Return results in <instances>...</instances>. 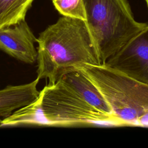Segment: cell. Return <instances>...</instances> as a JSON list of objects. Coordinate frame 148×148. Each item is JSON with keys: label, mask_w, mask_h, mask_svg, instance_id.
Masks as SVG:
<instances>
[{"label": "cell", "mask_w": 148, "mask_h": 148, "mask_svg": "<svg viewBox=\"0 0 148 148\" xmlns=\"http://www.w3.org/2000/svg\"><path fill=\"white\" fill-rule=\"evenodd\" d=\"M37 78L53 85L65 75L101 64L85 20L64 16L36 38Z\"/></svg>", "instance_id": "obj_1"}, {"label": "cell", "mask_w": 148, "mask_h": 148, "mask_svg": "<svg viewBox=\"0 0 148 148\" xmlns=\"http://www.w3.org/2000/svg\"><path fill=\"white\" fill-rule=\"evenodd\" d=\"M110 107L118 125L148 127V84L105 64L81 69Z\"/></svg>", "instance_id": "obj_2"}, {"label": "cell", "mask_w": 148, "mask_h": 148, "mask_svg": "<svg viewBox=\"0 0 148 148\" xmlns=\"http://www.w3.org/2000/svg\"><path fill=\"white\" fill-rule=\"evenodd\" d=\"M86 22L102 64L148 24L135 20L127 0H83Z\"/></svg>", "instance_id": "obj_3"}, {"label": "cell", "mask_w": 148, "mask_h": 148, "mask_svg": "<svg viewBox=\"0 0 148 148\" xmlns=\"http://www.w3.org/2000/svg\"><path fill=\"white\" fill-rule=\"evenodd\" d=\"M38 100L44 125H118L113 117L91 105L60 81L44 87Z\"/></svg>", "instance_id": "obj_4"}, {"label": "cell", "mask_w": 148, "mask_h": 148, "mask_svg": "<svg viewBox=\"0 0 148 148\" xmlns=\"http://www.w3.org/2000/svg\"><path fill=\"white\" fill-rule=\"evenodd\" d=\"M104 64L148 84V25Z\"/></svg>", "instance_id": "obj_5"}, {"label": "cell", "mask_w": 148, "mask_h": 148, "mask_svg": "<svg viewBox=\"0 0 148 148\" xmlns=\"http://www.w3.org/2000/svg\"><path fill=\"white\" fill-rule=\"evenodd\" d=\"M36 38L24 20L0 29V50L27 64L37 61Z\"/></svg>", "instance_id": "obj_6"}, {"label": "cell", "mask_w": 148, "mask_h": 148, "mask_svg": "<svg viewBox=\"0 0 148 148\" xmlns=\"http://www.w3.org/2000/svg\"><path fill=\"white\" fill-rule=\"evenodd\" d=\"M58 81L91 105L114 119L112 109L102 93L81 69L65 75Z\"/></svg>", "instance_id": "obj_7"}, {"label": "cell", "mask_w": 148, "mask_h": 148, "mask_svg": "<svg viewBox=\"0 0 148 148\" xmlns=\"http://www.w3.org/2000/svg\"><path fill=\"white\" fill-rule=\"evenodd\" d=\"M39 79L20 85H9L0 90V117H6L16 110L26 106L39 97L36 88Z\"/></svg>", "instance_id": "obj_8"}, {"label": "cell", "mask_w": 148, "mask_h": 148, "mask_svg": "<svg viewBox=\"0 0 148 148\" xmlns=\"http://www.w3.org/2000/svg\"><path fill=\"white\" fill-rule=\"evenodd\" d=\"M23 125H44L38 99L32 103L16 110L9 116L0 120V127Z\"/></svg>", "instance_id": "obj_9"}, {"label": "cell", "mask_w": 148, "mask_h": 148, "mask_svg": "<svg viewBox=\"0 0 148 148\" xmlns=\"http://www.w3.org/2000/svg\"><path fill=\"white\" fill-rule=\"evenodd\" d=\"M34 0H0V29L25 20Z\"/></svg>", "instance_id": "obj_10"}, {"label": "cell", "mask_w": 148, "mask_h": 148, "mask_svg": "<svg viewBox=\"0 0 148 148\" xmlns=\"http://www.w3.org/2000/svg\"><path fill=\"white\" fill-rule=\"evenodd\" d=\"M56 9L63 16L86 21L83 0H52Z\"/></svg>", "instance_id": "obj_11"}, {"label": "cell", "mask_w": 148, "mask_h": 148, "mask_svg": "<svg viewBox=\"0 0 148 148\" xmlns=\"http://www.w3.org/2000/svg\"><path fill=\"white\" fill-rule=\"evenodd\" d=\"M146 2V4H147V8H148V0H145Z\"/></svg>", "instance_id": "obj_12"}]
</instances>
